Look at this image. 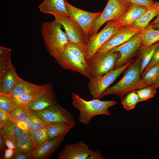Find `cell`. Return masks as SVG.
I'll list each match as a JSON object with an SVG mask.
<instances>
[{
  "label": "cell",
  "mask_w": 159,
  "mask_h": 159,
  "mask_svg": "<svg viewBox=\"0 0 159 159\" xmlns=\"http://www.w3.org/2000/svg\"><path fill=\"white\" fill-rule=\"evenodd\" d=\"M141 62L140 59L138 57L127 67L121 79L115 85L105 90L101 98L107 95H114L122 99L128 92L147 86L141 77Z\"/></svg>",
  "instance_id": "1"
},
{
  "label": "cell",
  "mask_w": 159,
  "mask_h": 159,
  "mask_svg": "<svg viewBox=\"0 0 159 159\" xmlns=\"http://www.w3.org/2000/svg\"><path fill=\"white\" fill-rule=\"evenodd\" d=\"M72 105L79 111L78 120L86 125L90 124L95 116L101 115H110L108 108L117 103L115 101H102L99 99L87 101L74 92H72Z\"/></svg>",
  "instance_id": "2"
},
{
  "label": "cell",
  "mask_w": 159,
  "mask_h": 159,
  "mask_svg": "<svg viewBox=\"0 0 159 159\" xmlns=\"http://www.w3.org/2000/svg\"><path fill=\"white\" fill-rule=\"evenodd\" d=\"M62 26L54 20L44 22L41 25V34L46 48L52 57L64 52L69 44Z\"/></svg>",
  "instance_id": "3"
},
{
  "label": "cell",
  "mask_w": 159,
  "mask_h": 159,
  "mask_svg": "<svg viewBox=\"0 0 159 159\" xmlns=\"http://www.w3.org/2000/svg\"><path fill=\"white\" fill-rule=\"evenodd\" d=\"M117 52H96L87 62L90 79L97 77L114 69L120 54Z\"/></svg>",
  "instance_id": "4"
},
{
  "label": "cell",
  "mask_w": 159,
  "mask_h": 159,
  "mask_svg": "<svg viewBox=\"0 0 159 159\" xmlns=\"http://www.w3.org/2000/svg\"><path fill=\"white\" fill-rule=\"evenodd\" d=\"M131 5L127 0H108L104 10L95 22L89 34V38L96 34L100 28L105 23L120 17Z\"/></svg>",
  "instance_id": "5"
},
{
  "label": "cell",
  "mask_w": 159,
  "mask_h": 159,
  "mask_svg": "<svg viewBox=\"0 0 159 159\" xmlns=\"http://www.w3.org/2000/svg\"><path fill=\"white\" fill-rule=\"evenodd\" d=\"M133 62V60H131L123 66L113 69L104 75L90 79L88 87L93 99H101L105 90Z\"/></svg>",
  "instance_id": "6"
},
{
  "label": "cell",
  "mask_w": 159,
  "mask_h": 159,
  "mask_svg": "<svg viewBox=\"0 0 159 159\" xmlns=\"http://www.w3.org/2000/svg\"><path fill=\"white\" fill-rule=\"evenodd\" d=\"M32 111L42 120L52 125L67 124L74 126L75 125L71 113L58 103L44 110Z\"/></svg>",
  "instance_id": "7"
},
{
  "label": "cell",
  "mask_w": 159,
  "mask_h": 159,
  "mask_svg": "<svg viewBox=\"0 0 159 159\" xmlns=\"http://www.w3.org/2000/svg\"><path fill=\"white\" fill-rule=\"evenodd\" d=\"M122 28H120L116 25L115 20H111L108 21L99 32L89 38V42L86 46L85 54L86 62L113 35Z\"/></svg>",
  "instance_id": "8"
},
{
  "label": "cell",
  "mask_w": 159,
  "mask_h": 159,
  "mask_svg": "<svg viewBox=\"0 0 159 159\" xmlns=\"http://www.w3.org/2000/svg\"><path fill=\"white\" fill-rule=\"evenodd\" d=\"M54 16L55 20L59 23L64 29L70 43L87 45L89 38L78 24L69 16L57 15Z\"/></svg>",
  "instance_id": "9"
},
{
  "label": "cell",
  "mask_w": 159,
  "mask_h": 159,
  "mask_svg": "<svg viewBox=\"0 0 159 159\" xmlns=\"http://www.w3.org/2000/svg\"><path fill=\"white\" fill-rule=\"evenodd\" d=\"M63 68L77 72L90 79L89 69L85 58L65 50L53 56Z\"/></svg>",
  "instance_id": "10"
},
{
  "label": "cell",
  "mask_w": 159,
  "mask_h": 159,
  "mask_svg": "<svg viewBox=\"0 0 159 159\" xmlns=\"http://www.w3.org/2000/svg\"><path fill=\"white\" fill-rule=\"evenodd\" d=\"M141 43L140 32L125 42L111 49L110 51V52H117L120 54L116 62L114 69L123 66L130 60L140 47Z\"/></svg>",
  "instance_id": "11"
},
{
  "label": "cell",
  "mask_w": 159,
  "mask_h": 159,
  "mask_svg": "<svg viewBox=\"0 0 159 159\" xmlns=\"http://www.w3.org/2000/svg\"><path fill=\"white\" fill-rule=\"evenodd\" d=\"M65 1L69 16L79 25L88 37L89 34L95 22L100 15L101 12L87 11L73 6L66 0Z\"/></svg>",
  "instance_id": "12"
},
{
  "label": "cell",
  "mask_w": 159,
  "mask_h": 159,
  "mask_svg": "<svg viewBox=\"0 0 159 159\" xmlns=\"http://www.w3.org/2000/svg\"><path fill=\"white\" fill-rule=\"evenodd\" d=\"M58 103L57 97L50 83L46 84L45 88L37 94L29 103L28 109L32 111L45 110Z\"/></svg>",
  "instance_id": "13"
},
{
  "label": "cell",
  "mask_w": 159,
  "mask_h": 159,
  "mask_svg": "<svg viewBox=\"0 0 159 159\" xmlns=\"http://www.w3.org/2000/svg\"><path fill=\"white\" fill-rule=\"evenodd\" d=\"M142 30L134 28L131 26L123 28L113 35L99 49L97 52H107L113 48L127 42Z\"/></svg>",
  "instance_id": "14"
},
{
  "label": "cell",
  "mask_w": 159,
  "mask_h": 159,
  "mask_svg": "<svg viewBox=\"0 0 159 159\" xmlns=\"http://www.w3.org/2000/svg\"><path fill=\"white\" fill-rule=\"evenodd\" d=\"M92 150L83 141L66 145L59 153L58 159H87Z\"/></svg>",
  "instance_id": "15"
},
{
  "label": "cell",
  "mask_w": 159,
  "mask_h": 159,
  "mask_svg": "<svg viewBox=\"0 0 159 159\" xmlns=\"http://www.w3.org/2000/svg\"><path fill=\"white\" fill-rule=\"evenodd\" d=\"M148 8L140 6L131 4L127 11L120 17L115 20L116 26L120 28L131 26L142 16Z\"/></svg>",
  "instance_id": "16"
},
{
  "label": "cell",
  "mask_w": 159,
  "mask_h": 159,
  "mask_svg": "<svg viewBox=\"0 0 159 159\" xmlns=\"http://www.w3.org/2000/svg\"><path fill=\"white\" fill-rule=\"evenodd\" d=\"M66 134L49 140L33 153V159H48L64 140Z\"/></svg>",
  "instance_id": "17"
},
{
  "label": "cell",
  "mask_w": 159,
  "mask_h": 159,
  "mask_svg": "<svg viewBox=\"0 0 159 159\" xmlns=\"http://www.w3.org/2000/svg\"><path fill=\"white\" fill-rule=\"evenodd\" d=\"M19 77L12 64L0 76V93L10 94L17 83Z\"/></svg>",
  "instance_id": "18"
},
{
  "label": "cell",
  "mask_w": 159,
  "mask_h": 159,
  "mask_svg": "<svg viewBox=\"0 0 159 159\" xmlns=\"http://www.w3.org/2000/svg\"><path fill=\"white\" fill-rule=\"evenodd\" d=\"M39 8L43 13L69 16L65 0H44Z\"/></svg>",
  "instance_id": "19"
},
{
  "label": "cell",
  "mask_w": 159,
  "mask_h": 159,
  "mask_svg": "<svg viewBox=\"0 0 159 159\" xmlns=\"http://www.w3.org/2000/svg\"><path fill=\"white\" fill-rule=\"evenodd\" d=\"M46 84L39 85L22 79L20 77L10 94H28L36 95L42 91Z\"/></svg>",
  "instance_id": "20"
},
{
  "label": "cell",
  "mask_w": 159,
  "mask_h": 159,
  "mask_svg": "<svg viewBox=\"0 0 159 159\" xmlns=\"http://www.w3.org/2000/svg\"><path fill=\"white\" fill-rule=\"evenodd\" d=\"M159 14V2L155 1V4L148 8L146 11L136 20L130 26L135 29L143 30L149 24L150 21Z\"/></svg>",
  "instance_id": "21"
},
{
  "label": "cell",
  "mask_w": 159,
  "mask_h": 159,
  "mask_svg": "<svg viewBox=\"0 0 159 159\" xmlns=\"http://www.w3.org/2000/svg\"><path fill=\"white\" fill-rule=\"evenodd\" d=\"M25 132H26L20 128L15 122L10 120L6 123L3 129L0 131V135L10 139L15 144Z\"/></svg>",
  "instance_id": "22"
},
{
  "label": "cell",
  "mask_w": 159,
  "mask_h": 159,
  "mask_svg": "<svg viewBox=\"0 0 159 159\" xmlns=\"http://www.w3.org/2000/svg\"><path fill=\"white\" fill-rule=\"evenodd\" d=\"M142 43L140 48L150 46L159 41V30L153 28L149 24L140 32Z\"/></svg>",
  "instance_id": "23"
},
{
  "label": "cell",
  "mask_w": 159,
  "mask_h": 159,
  "mask_svg": "<svg viewBox=\"0 0 159 159\" xmlns=\"http://www.w3.org/2000/svg\"><path fill=\"white\" fill-rule=\"evenodd\" d=\"M15 153H33L35 149L34 146L32 135L29 132L24 133L15 143Z\"/></svg>",
  "instance_id": "24"
},
{
  "label": "cell",
  "mask_w": 159,
  "mask_h": 159,
  "mask_svg": "<svg viewBox=\"0 0 159 159\" xmlns=\"http://www.w3.org/2000/svg\"><path fill=\"white\" fill-rule=\"evenodd\" d=\"M159 45V41L150 46L139 49L138 57L141 60L140 74L141 75L151 61L156 48Z\"/></svg>",
  "instance_id": "25"
},
{
  "label": "cell",
  "mask_w": 159,
  "mask_h": 159,
  "mask_svg": "<svg viewBox=\"0 0 159 159\" xmlns=\"http://www.w3.org/2000/svg\"><path fill=\"white\" fill-rule=\"evenodd\" d=\"M50 125L46 126L37 130L32 135L35 149L49 140V129Z\"/></svg>",
  "instance_id": "26"
},
{
  "label": "cell",
  "mask_w": 159,
  "mask_h": 159,
  "mask_svg": "<svg viewBox=\"0 0 159 159\" xmlns=\"http://www.w3.org/2000/svg\"><path fill=\"white\" fill-rule=\"evenodd\" d=\"M74 126L67 124H57L50 125L49 129V140L62 135L66 134Z\"/></svg>",
  "instance_id": "27"
},
{
  "label": "cell",
  "mask_w": 159,
  "mask_h": 159,
  "mask_svg": "<svg viewBox=\"0 0 159 159\" xmlns=\"http://www.w3.org/2000/svg\"><path fill=\"white\" fill-rule=\"evenodd\" d=\"M139 102H140L136 90L126 94L121 100V103L124 108L127 110L134 108Z\"/></svg>",
  "instance_id": "28"
},
{
  "label": "cell",
  "mask_w": 159,
  "mask_h": 159,
  "mask_svg": "<svg viewBox=\"0 0 159 159\" xmlns=\"http://www.w3.org/2000/svg\"><path fill=\"white\" fill-rule=\"evenodd\" d=\"M159 63L148 69L141 77L146 86L153 84L159 78Z\"/></svg>",
  "instance_id": "29"
},
{
  "label": "cell",
  "mask_w": 159,
  "mask_h": 159,
  "mask_svg": "<svg viewBox=\"0 0 159 159\" xmlns=\"http://www.w3.org/2000/svg\"><path fill=\"white\" fill-rule=\"evenodd\" d=\"M36 95L20 94L7 95L14 101L17 106H21L28 109L29 103L34 99Z\"/></svg>",
  "instance_id": "30"
},
{
  "label": "cell",
  "mask_w": 159,
  "mask_h": 159,
  "mask_svg": "<svg viewBox=\"0 0 159 159\" xmlns=\"http://www.w3.org/2000/svg\"><path fill=\"white\" fill-rule=\"evenodd\" d=\"M27 113L32 120V126L29 132L31 135L37 130L46 126L52 125L42 120L29 109Z\"/></svg>",
  "instance_id": "31"
},
{
  "label": "cell",
  "mask_w": 159,
  "mask_h": 159,
  "mask_svg": "<svg viewBox=\"0 0 159 159\" xmlns=\"http://www.w3.org/2000/svg\"><path fill=\"white\" fill-rule=\"evenodd\" d=\"M156 89L151 85L136 90L140 102L146 101L153 97L157 92Z\"/></svg>",
  "instance_id": "32"
},
{
  "label": "cell",
  "mask_w": 159,
  "mask_h": 159,
  "mask_svg": "<svg viewBox=\"0 0 159 159\" xmlns=\"http://www.w3.org/2000/svg\"><path fill=\"white\" fill-rule=\"evenodd\" d=\"M17 107L14 101L8 95L0 93V109L9 113Z\"/></svg>",
  "instance_id": "33"
},
{
  "label": "cell",
  "mask_w": 159,
  "mask_h": 159,
  "mask_svg": "<svg viewBox=\"0 0 159 159\" xmlns=\"http://www.w3.org/2000/svg\"><path fill=\"white\" fill-rule=\"evenodd\" d=\"M28 109L21 106H17L9 113L11 120L14 122L21 121L27 115Z\"/></svg>",
  "instance_id": "34"
},
{
  "label": "cell",
  "mask_w": 159,
  "mask_h": 159,
  "mask_svg": "<svg viewBox=\"0 0 159 159\" xmlns=\"http://www.w3.org/2000/svg\"><path fill=\"white\" fill-rule=\"evenodd\" d=\"M159 63V45L157 47L155 51L151 61L145 69L142 74L141 75V77L148 69Z\"/></svg>",
  "instance_id": "35"
},
{
  "label": "cell",
  "mask_w": 159,
  "mask_h": 159,
  "mask_svg": "<svg viewBox=\"0 0 159 159\" xmlns=\"http://www.w3.org/2000/svg\"><path fill=\"white\" fill-rule=\"evenodd\" d=\"M131 4L139 5L149 8L155 3L153 0H127Z\"/></svg>",
  "instance_id": "36"
},
{
  "label": "cell",
  "mask_w": 159,
  "mask_h": 159,
  "mask_svg": "<svg viewBox=\"0 0 159 159\" xmlns=\"http://www.w3.org/2000/svg\"><path fill=\"white\" fill-rule=\"evenodd\" d=\"M11 159H33L32 153L16 152Z\"/></svg>",
  "instance_id": "37"
},
{
  "label": "cell",
  "mask_w": 159,
  "mask_h": 159,
  "mask_svg": "<svg viewBox=\"0 0 159 159\" xmlns=\"http://www.w3.org/2000/svg\"><path fill=\"white\" fill-rule=\"evenodd\" d=\"M10 120L9 112L0 108V123L4 126L7 122Z\"/></svg>",
  "instance_id": "38"
},
{
  "label": "cell",
  "mask_w": 159,
  "mask_h": 159,
  "mask_svg": "<svg viewBox=\"0 0 159 159\" xmlns=\"http://www.w3.org/2000/svg\"><path fill=\"white\" fill-rule=\"evenodd\" d=\"M105 158L102 155L101 152L100 151H93L92 150L87 159H105Z\"/></svg>",
  "instance_id": "39"
},
{
  "label": "cell",
  "mask_w": 159,
  "mask_h": 159,
  "mask_svg": "<svg viewBox=\"0 0 159 159\" xmlns=\"http://www.w3.org/2000/svg\"><path fill=\"white\" fill-rule=\"evenodd\" d=\"M6 147L5 142L4 138L0 135V158L3 157V155H4L5 151L6 149Z\"/></svg>",
  "instance_id": "40"
},
{
  "label": "cell",
  "mask_w": 159,
  "mask_h": 159,
  "mask_svg": "<svg viewBox=\"0 0 159 159\" xmlns=\"http://www.w3.org/2000/svg\"><path fill=\"white\" fill-rule=\"evenodd\" d=\"M15 153V150L12 149L8 148L5 151L4 159H11Z\"/></svg>",
  "instance_id": "41"
},
{
  "label": "cell",
  "mask_w": 159,
  "mask_h": 159,
  "mask_svg": "<svg viewBox=\"0 0 159 159\" xmlns=\"http://www.w3.org/2000/svg\"><path fill=\"white\" fill-rule=\"evenodd\" d=\"M5 142L6 147L9 148L14 149L15 150L16 149V145L15 143L10 139L4 138Z\"/></svg>",
  "instance_id": "42"
},
{
  "label": "cell",
  "mask_w": 159,
  "mask_h": 159,
  "mask_svg": "<svg viewBox=\"0 0 159 159\" xmlns=\"http://www.w3.org/2000/svg\"><path fill=\"white\" fill-rule=\"evenodd\" d=\"M16 125L21 129L26 132H29V130L26 124L21 121L15 122Z\"/></svg>",
  "instance_id": "43"
},
{
  "label": "cell",
  "mask_w": 159,
  "mask_h": 159,
  "mask_svg": "<svg viewBox=\"0 0 159 159\" xmlns=\"http://www.w3.org/2000/svg\"><path fill=\"white\" fill-rule=\"evenodd\" d=\"M22 121L26 124L28 128L30 131L32 126V120L28 114L27 116Z\"/></svg>",
  "instance_id": "44"
},
{
  "label": "cell",
  "mask_w": 159,
  "mask_h": 159,
  "mask_svg": "<svg viewBox=\"0 0 159 159\" xmlns=\"http://www.w3.org/2000/svg\"><path fill=\"white\" fill-rule=\"evenodd\" d=\"M159 22V14L158 15L155 19L149 24L153 26Z\"/></svg>",
  "instance_id": "45"
},
{
  "label": "cell",
  "mask_w": 159,
  "mask_h": 159,
  "mask_svg": "<svg viewBox=\"0 0 159 159\" xmlns=\"http://www.w3.org/2000/svg\"><path fill=\"white\" fill-rule=\"evenodd\" d=\"M153 87L156 89L159 87V78L152 85Z\"/></svg>",
  "instance_id": "46"
},
{
  "label": "cell",
  "mask_w": 159,
  "mask_h": 159,
  "mask_svg": "<svg viewBox=\"0 0 159 159\" xmlns=\"http://www.w3.org/2000/svg\"><path fill=\"white\" fill-rule=\"evenodd\" d=\"M152 26L155 29L159 30V22Z\"/></svg>",
  "instance_id": "47"
},
{
  "label": "cell",
  "mask_w": 159,
  "mask_h": 159,
  "mask_svg": "<svg viewBox=\"0 0 159 159\" xmlns=\"http://www.w3.org/2000/svg\"><path fill=\"white\" fill-rule=\"evenodd\" d=\"M4 127V126L1 123H0V131H1L3 129Z\"/></svg>",
  "instance_id": "48"
},
{
  "label": "cell",
  "mask_w": 159,
  "mask_h": 159,
  "mask_svg": "<svg viewBox=\"0 0 159 159\" xmlns=\"http://www.w3.org/2000/svg\"></svg>",
  "instance_id": "49"
}]
</instances>
